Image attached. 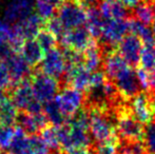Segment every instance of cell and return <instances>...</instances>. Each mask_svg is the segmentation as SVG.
I'll list each match as a JSON object with an SVG mask.
<instances>
[{
    "instance_id": "cell-1",
    "label": "cell",
    "mask_w": 155,
    "mask_h": 154,
    "mask_svg": "<svg viewBox=\"0 0 155 154\" xmlns=\"http://www.w3.org/2000/svg\"><path fill=\"white\" fill-rule=\"evenodd\" d=\"M117 134L121 143H141L145 136V127L131 112L128 103L121 101L113 109Z\"/></svg>"
},
{
    "instance_id": "cell-2",
    "label": "cell",
    "mask_w": 155,
    "mask_h": 154,
    "mask_svg": "<svg viewBox=\"0 0 155 154\" xmlns=\"http://www.w3.org/2000/svg\"><path fill=\"white\" fill-rule=\"evenodd\" d=\"M87 111L89 114V132L93 143L104 142L118 135L112 111H101L97 109Z\"/></svg>"
},
{
    "instance_id": "cell-3",
    "label": "cell",
    "mask_w": 155,
    "mask_h": 154,
    "mask_svg": "<svg viewBox=\"0 0 155 154\" xmlns=\"http://www.w3.org/2000/svg\"><path fill=\"white\" fill-rule=\"evenodd\" d=\"M30 80H31L35 98L42 103H45L54 99L60 91L58 80L42 73L38 69L33 70Z\"/></svg>"
},
{
    "instance_id": "cell-4",
    "label": "cell",
    "mask_w": 155,
    "mask_h": 154,
    "mask_svg": "<svg viewBox=\"0 0 155 154\" xmlns=\"http://www.w3.org/2000/svg\"><path fill=\"white\" fill-rule=\"evenodd\" d=\"M56 17L65 31H70L87 25V8L77 0H67L57 8Z\"/></svg>"
},
{
    "instance_id": "cell-5",
    "label": "cell",
    "mask_w": 155,
    "mask_h": 154,
    "mask_svg": "<svg viewBox=\"0 0 155 154\" xmlns=\"http://www.w3.org/2000/svg\"><path fill=\"white\" fill-rule=\"evenodd\" d=\"M135 118L143 125H149L155 119V98L152 92L140 91L128 101Z\"/></svg>"
},
{
    "instance_id": "cell-6",
    "label": "cell",
    "mask_w": 155,
    "mask_h": 154,
    "mask_svg": "<svg viewBox=\"0 0 155 154\" xmlns=\"http://www.w3.org/2000/svg\"><path fill=\"white\" fill-rule=\"evenodd\" d=\"M109 80L113 82L119 96L126 103H128L131 98L138 94L141 90L134 68L131 67L130 64L124 68L121 71H119L114 77Z\"/></svg>"
},
{
    "instance_id": "cell-7",
    "label": "cell",
    "mask_w": 155,
    "mask_h": 154,
    "mask_svg": "<svg viewBox=\"0 0 155 154\" xmlns=\"http://www.w3.org/2000/svg\"><path fill=\"white\" fill-rule=\"evenodd\" d=\"M129 18L104 19L101 36L98 42L107 48H117L129 32Z\"/></svg>"
},
{
    "instance_id": "cell-8",
    "label": "cell",
    "mask_w": 155,
    "mask_h": 154,
    "mask_svg": "<svg viewBox=\"0 0 155 154\" xmlns=\"http://www.w3.org/2000/svg\"><path fill=\"white\" fill-rule=\"evenodd\" d=\"M56 99L63 115L68 119L84 107V93L74 87H65L59 91Z\"/></svg>"
},
{
    "instance_id": "cell-9",
    "label": "cell",
    "mask_w": 155,
    "mask_h": 154,
    "mask_svg": "<svg viewBox=\"0 0 155 154\" xmlns=\"http://www.w3.org/2000/svg\"><path fill=\"white\" fill-rule=\"evenodd\" d=\"M35 69H38L42 73L54 77L59 81L67 69V64L59 47L45 53L41 62Z\"/></svg>"
},
{
    "instance_id": "cell-10",
    "label": "cell",
    "mask_w": 155,
    "mask_h": 154,
    "mask_svg": "<svg viewBox=\"0 0 155 154\" xmlns=\"http://www.w3.org/2000/svg\"><path fill=\"white\" fill-rule=\"evenodd\" d=\"M95 40L96 39L92 37L89 30L84 25V27L76 28L65 32L61 39L58 41L59 42L58 45L67 47L80 53H84Z\"/></svg>"
},
{
    "instance_id": "cell-11",
    "label": "cell",
    "mask_w": 155,
    "mask_h": 154,
    "mask_svg": "<svg viewBox=\"0 0 155 154\" xmlns=\"http://www.w3.org/2000/svg\"><path fill=\"white\" fill-rule=\"evenodd\" d=\"M15 126L20 128L28 135H35L40 134L50 123L45 113L30 114L25 111H18Z\"/></svg>"
},
{
    "instance_id": "cell-12",
    "label": "cell",
    "mask_w": 155,
    "mask_h": 154,
    "mask_svg": "<svg viewBox=\"0 0 155 154\" xmlns=\"http://www.w3.org/2000/svg\"><path fill=\"white\" fill-rule=\"evenodd\" d=\"M143 49V42L137 36L134 34H127L117 45L119 54L123 58L130 64L131 67L135 68L139 64L140 59V53Z\"/></svg>"
},
{
    "instance_id": "cell-13",
    "label": "cell",
    "mask_w": 155,
    "mask_h": 154,
    "mask_svg": "<svg viewBox=\"0 0 155 154\" xmlns=\"http://www.w3.org/2000/svg\"><path fill=\"white\" fill-rule=\"evenodd\" d=\"M8 92L11 100L18 109V111H25L28 106L35 99L30 78L12 86Z\"/></svg>"
},
{
    "instance_id": "cell-14",
    "label": "cell",
    "mask_w": 155,
    "mask_h": 154,
    "mask_svg": "<svg viewBox=\"0 0 155 154\" xmlns=\"http://www.w3.org/2000/svg\"><path fill=\"white\" fill-rule=\"evenodd\" d=\"M4 62L8 70V73H10L12 86L27 79V78H30L33 70H34L18 52L13 54Z\"/></svg>"
},
{
    "instance_id": "cell-15",
    "label": "cell",
    "mask_w": 155,
    "mask_h": 154,
    "mask_svg": "<svg viewBox=\"0 0 155 154\" xmlns=\"http://www.w3.org/2000/svg\"><path fill=\"white\" fill-rule=\"evenodd\" d=\"M34 0H13L4 12V20L14 25L29 17L34 12Z\"/></svg>"
},
{
    "instance_id": "cell-16",
    "label": "cell",
    "mask_w": 155,
    "mask_h": 154,
    "mask_svg": "<svg viewBox=\"0 0 155 154\" xmlns=\"http://www.w3.org/2000/svg\"><path fill=\"white\" fill-rule=\"evenodd\" d=\"M98 8L104 19H128L130 12L118 0H100Z\"/></svg>"
},
{
    "instance_id": "cell-17",
    "label": "cell",
    "mask_w": 155,
    "mask_h": 154,
    "mask_svg": "<svg viewBox=\"0 0 155 154\" xmlns=\"http://www.w3.org/2000/svg\"><path fill=\"white\" fill-rule=\"evenodd\" d=\"M19 53L33 69L39 66L45 56V52L40 48L36 39H27L23 42Z\"/></svg>"
},
{
    "instance_id": "cell-18",
    "label": "cell",
    "mask_w": 155,
    "mask_h": 154,
    "mask_svg": "<svg viewBox=\"0 0 155 154\" xmlns=\"http://www.w3.org/2000/svg\"><path fill=\"white\" fill-rule=\"evenodd\" d=\"M104 51L97 40H95L84 52V66L91 72L102 70Z\"/></svg>"
},
{
    "instance_id": "cell-19",
    "label": "cell",
    "mask_w": 155,
    "mask_h": 154,
    "mask_svg": "<svg viewBox=\"0 0 155 154\" xmlns=\"http://www.w3.org/2000/svg\"><path fill=\"white\" fill-rule=\"evenodd\" d=\"M23 38L27 39H35L37 34L41 29L45 27V21L38 16L35 12H33L29 17L23 19L22 21L17 23Z\"/></svg>"
},
{
    "instance_id": "cell-20",
    "label": "cell",
    "mask_w": 155,
    "mask_h": 154,
    "mask_svg": "<svg viewBox=\"0 0 155 154\" xmlns=\"http://www.w3.org/2000/svg\"><path fill=\"white\" fill-rule=\"evenodd\" d=\"M102 25H104V17L100 14L98 6H92L87 8V29L91 33L92 37L99 40L101 36Z\"/></svg>"
},
{
    "instance_id": "cell-21",
    "label": "cell",
    "mask_w": 155,
    "mask_h": 154,
    "mask_svg": "<svg viewBox=\"0 0 155 154\" xmlns=\"http://www.w3.org/2000/svg\"><path fill=\"white\" fill-rule=\"evenodd\" d=\"M43 113L51 126L59 127L67 123V117L63 115L56 97L52 100L43 103Z\"/></svg>"
},
{
    "instance_id": "cell-22",
    "label": "cell",
    "mask_w": 155,
    "mask_h": 154,
    "mask_svg": "<svg viewBox=\"0 0 155 154\" xmlns=\"http://www.w3.org/2000/svg\"><path fill=\"white\" fill-rule=\"evenodd\" d=\"M121 139L118 135L113 136L104 142L93 143L90 147L93 154H119Z\"/></svg>"
},
{
    "instance_id": "cell-23",
    "label": "cell",
    "mask_w": 155,
    "mask_h": 154,
    "mask_svg": "<svg viewBox=\"0 0 155 154\" xmlns=\"http://www.w3.org/2000/svg\"><path fill=\"white\" fill-rule=\"evenodd\" d=\"M132 16L145 25H151L155 20V8L151 1H143L132 11Z\"/></svg>"
},
{
    "instance_id": "cell-24",
    "label": "cell",
    "mask_w": 155,
    "mask_h": 154,
    "mask_svg": "<svg viewBox=\"0 0 155 154\" xmlns=\"http://www.w3.org/2000/svg\"><path fill=\"white\" fill-rule=\"evenodd\" d=\"M18 109L15 107L11 98H8L0 109V125L15 126Z\"/></svg>"
},
{
    "instance_id": "cell-25",
    "label": "cell",
    "mask_w": 155,
    "mask_h": 154,
    "mask_svg": "<svg viewBox=\"0 0 155 154\" xmlns=\"http://www.w3.org/2000/svg\"><path fill=\"white\" fill-rule=\"evenodd\" d=\"M139 64L143 70L155 71V43L143 44Z\"/></svg>"
},
{
    "instance_id": "cell-26",
    "label": "cell",
    "mask_w": 155,
    "mask_h": 154,
    "mask_svg": "<svg viewBox=\"0 0 155 154\" xmlns=\"http://www.w3.org/2000/svg\"><path fill=\"white\" fill-rule=\"evenodd\" d=\"M35 39H36L37 42L39 43V45H40V48L43 50L45 53L55 49V48H57L58 44H59L58 39L55 37V35H53L51 32L48 31L45 28H42V29L39 31V33L37 34Z\"/></svg>"
},
{
    "instance_id": "cell-27",
    "label": "cell",
    "mask_w": 155,
    "mask_h": 154,
    "mask_svg": "<svg viewBox=\"0 0 155 154\" xmlns=\"http://www.w3.org/2000/svg\"><path fill=\"white\" fill-rule=\"evenodd\" d=\"M34 12L43 21H47L55 16L57 8L48 0H36L34 4Z\"/></svg>"
},
{
    "instance_id": "cell-28",
    "label": "cell",
    "mask_w": 155,
    "mask_h": 154,
    "mask_svg": "<svg viewBox=\"0 0 155 154\" xmlns=\"http://www.w3.org/2000/svg\"><path fill=\"white\" fill-rule=\"evenodd\" d=\"M40 135H41V137H42V139L45 140V143L47 144V146L49 147V149L51 150V152L61 150L56 127L51 126V125L48 126V127L41 132Z\"/></svg>"
},
{
    "instance_id": "cell-29",
    "label": "cell",
    "mask_w": 155,
    "mask_h": 154,
    "mask_svg": "<svg viewBox=\"0 0 155 154\" xmlns=\"http://www.w3.org/2000/svg\"><path fill=\"white\" fill-rule=\"evenodd\" d=\"M136 75L141 90L148 91V92H152L155 90V71H147L138 68Z\"/></svg>"
},
{
    "instance_id": "cell-30",
    "label": "cell",
    "mask_w": 155,
    "mask_h": 154,
    "mask_svg": "<svg viewBox=\"0 0 155 154\" xmlns=\"http://www.w3.org/2000/svg\"><path fill=\"white\" fill-rule=\"evenodd\" d=\"M16 133V126L0 125V149L8 151Z\"/></svg>"
},
{
    "instance_id": "cell-31",
    "label": "cell",
    "mask_w": 155,
    "mask_h": 154,
    "mask_svg": "<svg viewBox=\"0 0 155 154\" xmlns=\"http://www.w3.org/2000/svg\"><path fill=\"white\" fill-rule=\"evenodd\" d=\"M143 144L149 154H155V120L145 128Z\"/></svg>"
},
{
    "instance_id": "cell-32",
    "label": "cell",
    "mask_w": 155,
    "mask_h": 154,
    "mask_svg": "<svg viewBox=\"0 0 155 154\" xmlns=\"http://www.w3.org/2000/svg\"><path fill=\"white\" fill-rule=\"evenodd\" d=\"M43 28H45L48 31H50L53 35H55V37L58 39V41L61 39V37L67 32L64 28H63L62 23L60 22V20L56 17V15L54 17H52L51 19H49V20L45 21V27Z\"/></svg>"
},
{
    "instance_id": "cell-33",
    "label": "cell",
    "mask_w": 155,
    "mask_h": 154,
    "mask_svg": "<svg viewBox=\"0 0 155 154\" xmlns=\"http://www.w3.org/2000/svg\"><path fill=\"white\" fill-rule=\"evenodd\" d=\"M119 154H149L145 147L143 142L141 143H121Z\"/></svg>"
},
{
    "instance_id": "cell-34",
    "label": "cell",
    "mask_w": 155,
    "mask_h": 154,
    "mask_svg": "<svg viewBox=\"0 0 155 154\" xmlns=\"http://www.w3.org/2000/svg\"><path fill=\"white\" fill-rule=\"evenodd\" d=\"M11 87H12V80L10 73L5 66V62L0 59V89L8 90Z\"/></svg>"
},
{
    "instance_id": "cell-35",
    "label": "cell",
    "mask_w": 155,
    "mask_h": 154,
    "mask_svg": "<svg viewBox=\"0 0 155 154\" xmlns=\"http://www.w3.org/2000/svg\"><path fill=\"white\" fill-rule=\"evenodd\" d=\"M12 36V25L5 20L0 21V42H8Z\"/></svg>"
},
{
    "instance_id": "cell-36",
    "label": "cell",
    "mask_w": 155,
    "mask_h": 154,
    "mask_svg": "<svg viewBox=\"0 0 155 154\" xmlns=\"http://www.w3.org/2000/svg\"><path fill=\"white\" fill-rule=\"evenodd\" d=\"M81 5H84L86 8H92V6H98L100 0H77Z\"/></svg>"
},
{
    "instance_id": "cell-37",
    "label": "cell",
    "mask_w": 155,
    "mask_h": 154,
    "mask_svg": "<svg viewBox=\"0 0 155 154\" xmlns=\"http://www.w3.org/2000/svg\"><path fill=\"white\" fill-rule=\"evenodd\" d=\"M69 154H93L92 150L90 148H79V149H74Z\"/></svg>"
},
{
    "instance_id": "cell-38",
    "label": "cell",
    "mask_w": 155,
    "mask_h": 154,
    "mask_svg": "<svg viewBox=\"0 0 155 154\" xmlns=\"http://www.w3.org/2000/svg\"><path fill=\"white\" fill-rule=\"evenodd\" d=\"M8 98H10V96H8V90H3V89H0V109H1L2 105H3V103Z\"/></svg>"
},
{
    "instance_id": "cell-39",
    "label": "cell",
    "mask_w": 155,
    "mask_h": 154,
    "mask_svg": "<svg viewBox=\"0 0 155 154\" xmlns=\"http://www.w3.org/2000/svg\"><path fill=\"white\" fill-rule=\"evenodd\" d=\"M48 1L51 2V3L53 4V5L55 6L56 8H58L63 3V2H65L67 0H48Z\"/></svg>"
},
{
    "instance_id": "cell-40",
    "label": "cell",
    "mask_w": 155,
    "mask_h": 154,
    "mask_svg": "<svg viewBox=\"0 0 155 154\" xmlns=\"http://www.w3.org/2000/svg\"><path fill=\"white\" fill-rule=\"evenodd\" d=\"M52 154H69V153L63 150H59V151H55V152H52Z\"/></svg>"
},
{
    "instance_id": "cell-41",
    "label": "cell",
    "mask_w": 155,
    "mask_h": 154,
    "mask_svg": "<svg viewBox=\"0 0 155 154\" xmlns=\"http://www.w3.org/2000/svg\"><path fill=\"white\" fill-rule=\"evenodd\" d=\"M152 32H153V35L155 37V20H154V22L152 23Z\"/></svg>"
},
{
    "instance_id": "cell-42",
    "label": "cell",
    "mask_w": 155,
    "mask_h": 154,
    "mask_svg": "<svg viewBox=\"0 0 155 154\" xmlns=\"http://www.w3.org/2000/svg\"><path fill=\"white\" fill-rule=\"evenodd\" d=\"M0 154H6L5 151H3V150H0Z\"/></svg>"
},
{
    "instance_id": "cell-43",
    "label": "cell",
    "mask_w": 155,
    "mask_h": 154,
    "mask_svg": "<svg viewBox=\"0 0 155 154\" xmlns=\"http://www.w3.org/2000/svg\"><path fill=\"white\" fill-rule=\"evenodd\" d=\"M152 94H153V96H154V98H155V90L152 91Z\"/></svg>"
}]
</instances>
